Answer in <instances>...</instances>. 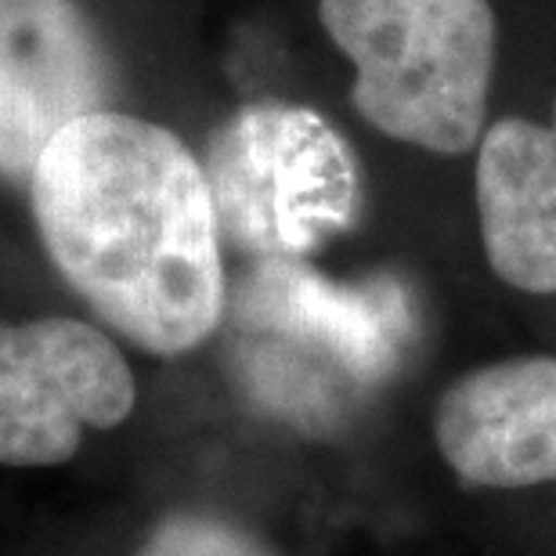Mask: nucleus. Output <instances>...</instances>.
Wrapping results in <instances>:
<instances>
[{
  "instance_id": "3",
  "label": "nucleus",
  "mask_w": 556,
  "mask_h": 556,
  "mask_svg": "<svg viewBox=\"0 0 556 556\" xmlns=\"http://www.w3.org/2000/svg\"><path fill=\"white\" fill-rule=\"evenodd\" d=\"M220 242L257 261H304L348 231L362 206L358 160L315 109L242 105L206 152Z\"/></svg>"
},
{
  "instance_id": "2",
  "label": "nucleus",
  "mask_w": 556,
  "mask_h": 556,
  "mask_svg": "<svg viewBox=\"0 0 556 556\" xmlns=\"http://www.w3.org/2000/svg\"><path fill=\"white\" fill-rule=\"evenodd\" d=\"M318 15L376 130L438 155L481 141L498 43L488 0H318Z\"/></svg>"
},
{
  "instance_id": "1",
  "label": "nucleus",
  "mask_w": 556,
  "mask_h": 556,
  "mask_svg": "<svg viewBox=\"0 0 556 556\" xmlns=\"http://www.w3.org/2000/svg\"><path fill=\"white\" fill-rule=\"evenodd\" d=\"M29 192L54 268L98 318L160 358L214 337L220 231L203 163L174 130L98 109L51 138Z\"/></svg>"
},
{
  "instance_id": "5",
  "label": "nucleus",
  "mask_w": 556,
  "mask_h": 556,
  "mask_svg": "<svg viewBox=\"0 0 556 556\" xmlns=\"http://www.w3.org/2000/svg\"><path fill=\"white\" fill-rule=\"evenodd\" d=\"M109 59L80 0H0V174L29 181L51 138L98 113Z\"/></svg>"
},
{
  "instance_id": "7",
  "label": "nucleus",
  "mask_w": 556,
  "mask_h": 556,
  "mask_svg": "<svg viewBox=\"0 0 556 556\" xmlns=\"http://www.w3.org/2000/svg\"><path fill=\"white\" fill-rule=\"evenodd\" d=\"M477 217L492 271L520 293H556V102L553 124L498 119L477 141Z\"/></svg>"
},
{
  "instance_id": "8",
  "label": "nucleus",
  "mask_w": 556,
  "mask_h": 556,
  "mask_svg": "<svg viewBox=\"0 0 556 556\" xmlns=\"http://www.w3.org/2000/svg\"><path fill=\"white\" fill-rule=\"evenodd\" d=\"M239 318L365 380L391 362L402 300L387 286H337L304 261H261L239 293Z\"/></svg>"
},
{
  "instance_id": "6",
  "label": "nucleus",
  "mask_w": 556,
  "mask_h": 556,
  "mask_svg": "<svg viewBox=\"0 0 556 556\" xmlns=\"http://www.w3.org/2000/svg\"><path fill=\"white\" fill-rule=\"evenodd\" d=\"M433 444L463 484L556 481V358L525 354L470 369L438 397Z\"/></svg>"
},
{
  "instance_id": "4",
  "label": "nucleus",
  "mask_w": 556,
  "mask_h": 556,
  "mask_svg": "<svg viewBox=\"0 0 556 556\" xmlns=\"http://www.w3.org/2000/svg\"><path fill=\"white\" fill-rule=\"evenodd\" d=\"M138 402L135 372L102 329L76 318L0 321V463L59 466L84 430L119 427Z\"/></svg>"
},
{
  "instance_id": "9",
  "label": "nucleus",
  "mask_w": 556,
  "mask_h": 556,
  "mask_svg": "<svg viewBox=\"0 0 556 556\" xmlns=\"http://www.w3.org/2000/svg\"><path fill=\"white\" fill-rule=\"evenodd\" d=\"M135 556H278L261 535L217 514H181L163 517L149 531Z\"/></svg>"
}]
</instances>
